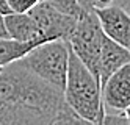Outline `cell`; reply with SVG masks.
Listing matches in <instances>:
<instances>
[{"label": "cell", "instance_id": "cell-1", "mask_svg": "<svg viewBox=\"0 0 130 125\" xmlns=\"http://www.w3.org/2000/svg\"><path fill=\"white\" fill-rule=\"evenodd\" d=\"M63 91L14 61L0 74V125L82 123Z\"/></svg>", "mask_w": 130, "mask_h": 125}, {"label": "cell", "instance_id": "cell-2", "mask_svg": "<svg viewBox=\"0 0 130 125\" xmlns=\"http://www.w3.org/2000/svg\"><path fill=\"white\" fill-rule=\"evenodd\" d=\"M63 94L69 108L83 122L102 125L104 102L100 81L72 50H69V63Z\"/></svg>", "mask_w": 130, "mask_h": 125}, {"label": "cell", "instance_id": "cell-3", "mask_svg": "<svg viewBox=\"0 0 130 125\" xmlns=\"http://www.w3.org/2000/svg\"><path fill=\"white\" fill-rule=\"evenodd\" d=\"M69 50L71 47L68 41H47L33 47L19 63L41 80L63 91L66 83Z\"/></svg>", "mask_w": 130, "mask_h": 125}, {"label": "cell", "instance_id": "cell-4", "mask_svg": "<svg viewBox=\"0 0 130 125\" xmlns=\"http://www.w3.org/2000/svg\"><path fill=\"white\" fill-rule=\"evenodd\" d=\"M104 39L105 33L102 31L97 16L92 9V11H83L78 16L77 25L68 41L71 50L97 78H99V70H97L99 56Z\"/></svg>", "mask_w": 130, "mask_h": 125}, {"label": "cell", "instance_id": "cell-5", "mask_svg": "<svg viewBox=\"0 0 130 125\" xmlns=\"http://www.w3.org/2000/svg\"><path fill=\"white\" fill-rule=\"evenodd\" d=\"M27 13L38 24L39 31L45 41H69L78 19L75 16L63 13L61 9L55 8L45 0H39Z\"/></svg>", "mask_w": 130, "mask_h": 125}, {"label": "cell", "instance_id": "cell-6", "mask_svg": "<svg viewBox=\"0 0 130 125\" xmlns=\"http://www.w3.org/2000/svg\"><path fill=\"white\" fill-rule=\"evenodd\" d=\"M94 13L105 36L130 52V14L115 3L96 8Z\"/></svg>", "mask_w": 130, "mask_h": 125}, {"label": "cell", "instance_id": "cell-7", "mask_svg": "<svg viewBox=\"0 0 130 125\" xmlns=\"http://www.w3.org/2000/svg\"><path fill=\"white\" fill-rule=\"evenodd\" d=\"M100 88L104 108L125 111L130 105V63L113 72Z\"/></svg>", "mask_w": 130, "mask_h": 125}, {"label": "cell", "instance_id": "cell-8", "mask_svg": "<svg viewBox=\"0 0 130 125\" xmlns=\"http://www.w3.org/2000/svg\"><path fill=\"white\" fill-rule=\"evenodd\" d=\"M5 19V27L8 36L13 38L16 41L22 42H36L42 44L47 42L42 38L38 24L35 22V19L28 13H11L3 17Z\"/></svg>", "mask_w": 130, "mask_h": 125}, {"label": "cell", "instance_id": "cell-9", "mask_svg": "<svg viewBox=\"0 0 130 125\" xmlns=\"http://www.w3.org/2000/svg\"><path fill=\"white\" fill-rule=\"evenodd\" d=\"M127 63H130V52L125 47L119 45L118 42L111 41L108 36H105L99 56V66H97L100 86L105 83V80L111 74L116 72L119 67H122Z\"/></svg>", "mask_w": 130, "mask_h": 125}, {"label": "cell", "instance_id": "cell-10", "mask_svg": "<svg viewBox=\"0 0 130 125\" xmlns=\"http://www.w3.org/2000/svg\"><path fill=\"white\" fill-rule=\"evenodd\" d=\"M36 45V42H22L13 38H0V67L22 60Z\"/></svg>", "mask_w": 130, "mask_h": 125}, {"label": "cell", "instance_id": "cell-11", "mask_svg": "<svg viewBox=\"0 0 130 125\" xmlns=\"http://www.w3.org/2000/svg\"><path fill=\"white\" fill-rule=\"evenodd\" d=\"M45 2H49L55 8L61 9L63 13L71 14V16H75V17H78L83 11H85V9L78 5L77 0H45Z\"/></svg>", "mask_w": 130, "mask_h": 125}, {"label": "cell", "instance_id": "cell-12", "mask_svg": "<svg viewBox=\"0 0 130 125\" xmlns=\"http://www.w3.org/2000/svg\"><path fill=\"white\" fill-rule=\"evenodd\" d=\"M39 0H8L10 6L16 13H27L30 8H33Z\"/></svg>", "mask_w": 130, "mask_h": 125}, {"label": "cell", "instance_id": "cell-13", "mask_svg": "<svg viewBox=\"0 0 130 125\" xmlns=\"http://www.w3.org/2000/svg\"><path fill=\"white\" fill-rule=\"evenodd\" d=\"M11 13H14V11H13V8L10 6V3H8V0H0V14L5 17V16L11 14Z\"/></svg>", "mask_w": 130, "mask_h": 125}, {"label": "cell", "instance_id": "cell-14", "mask_svg": "<svg viewBox=\"0 0 130 125\" xmlns=\"http://www.w3.org/2000/svg\"><path fill=\"white\" fill-rule=\"evenodd\" d=\"M89 2H91L92 9H96V8H102V6L111 5V3H113V0H89Z\"/></svg>", "mask_w": 130, "mask_h": 125}, {"label": "cell", "instance_id": "cell-15", "mask_svg": "<svg viewBox=\"0 0 130 125\" xmlns=\"http://www.w3.org/2000/svg\"><path fill=\"white\" fill-rule=\"evenodd\" d=\"M113 3L118 5L119 8H122L125 13L130 14V0H113Z\"/></svg>", "mask_w": 130, "mask_h": 125}, {"label": "cell", "instance_id": "cell-16", "mask_svg": "<svg viewBox=\"0 0 130 125\" xmlns=\"http://www.w3.org/2000/svg\"><path fill=\"white\" fill-rule=\"evenodd\" d=\"M0 38H10L6 31V27H5V19L2 14H0Z\"/></svg>", "mask_w": 130, "mask_h": 125}, {"label": "cell", "instance_id": "cell-17", "mask_svg": "<svg viewBox=\"0 0 130 125\" xmlns=\"http://www.w3.org/2000/svg\"><path fill=\"white\" fill-rule=\"evenodd\" d=\"M78 5L85 9V11H92V6H91V2L89 0H77Z\"/></svg>", "mask_w": 130, "mask_h": 125}, {"label": "cell", "instance_id": "cell-18", "mask_svg": "<svg viewBox=\"0 0 130 125\" xmlns=\"http://www.w3.org/2000/svg\"><path fill=\"white\" fill-rule=\"evenodd\" d=\"M124 113H125V117H127V122L130 123V105H128V108H127V110H125Z\"/></svg>", "mask_w": 130, "mask_h": 125}, {"label": "cell", "instance_id": "cell-19", "mask_svg": "<svg viewBox=\"0 0 130 125\" xmlns=\"http://www.w3.org/2000/svg\"><path fill=\"white\" fill-rule=\"evenodd\" d=\"M2 70H3V67H0V74H2Z\"/></svg>", "mask_w": 130, "mask_h": 125}]
</instances>
